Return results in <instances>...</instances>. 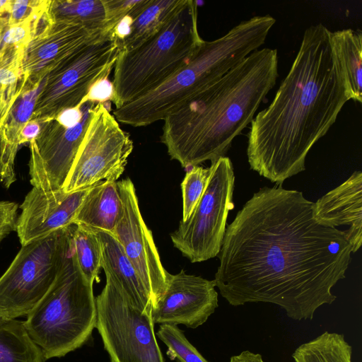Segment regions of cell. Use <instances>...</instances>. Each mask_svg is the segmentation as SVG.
<instances>
[{"label": "cell", "instance_id": "8fae6325", "mask_svg": "<svg viewBox=\"0 0 362 362\" xmlns=\"http://www.w3.org/2000/svg\"><path fill=\"white\" fill-rule=\"evenodd\" d=\"M110 102L96 104L70 173L62 188L66 193L84 189L123 173L133 141L114 115Z\"/></svg>", "mask_w": 362, "mask_h": 362}, {"label": "cell", "instance_id": "ab89813d", "mask_svg": "<svg viewBox=\"0 0 362 362\" xmlns=\"http://www.w3.org/2000/svg\"><path fill=\"white\" fill-rule=\"evenodd\" d=\"M6 320L7 319L4 318V316L0 313V325Z\"/></svg>", "mask_w": 362, "mask_h": 362}, {"label": "cell", "instance_id": "30bf717a", "mask_svg": "<svg viewBox=\"0 0 362 362\" xmlns=\"http://www.w3.org/2000/svg\"><path fill=\"white\" fill-rule=\"evenodd\" d=\"M206 187L186 221H180L170 235L175 248L191 262H200L219 254L226 229L228 212L233 209L235 175L226 156L211 164Z\"/></svg>", "mask_w": 362, "mask_h": 362}, {"label": "cell", "instance_id": "9c48e42d", "mask_svg": "<svg viewBox=\"0 0 362 362\" xmlns=\"http://www.w3.org/2000/svg\"><path fill=\"white\" fill-rule=\"evenodd\" d=\"M95 303V328L110 362H165L152 313L136 308L108 276Z\"/></svg>", "mask_w": 362, "mask_h": 362}, {"label": "cell", "instance_id": "f1b7e54d", "mask_svg": "<svg viewBox=\"0 0 362 362\" xmlns=\"http://www.w3.org/2000/svg\"><path fill=\"white\" fill-rule=\"evenodd\" d=\"M156 334L168 347L170 356L177 362H209L177 325H160Z\"/></svg>", "mask_w": 362, "mask_h": 362}, {"label": "cell", "instance_id": "277c9868", "mask_svg": "<svg viewBox=\"0 0 362 362\" xmlns=\"http://www.w3.org/2000/svg\"><path fill=\"white\" fill-rule=\"evenodd\" d=\"M275 23L270 15L256 16L218 39L204 40L186 66L156 89L115 108V118L135 127L164 120L259 49Z\"/></svg>", "mask_w": 362, "mask_h": 362}, {"label": "cell", "instance_id": "e575fe53", "mask_svg": "<svg viewBox=\"0 0 362 362\" xmlns=\"http://www.w3.org/2000/svg\"><path fill=\"white\" fill-rule=\"evenodd\" d=\"M82 117L81 107L67 109L59 114L55 119L66 127H71L77 124Z\"/></svg>", "mask_w": 362, "mask_h": 362}, {"label": "cell", "instance_id": "d4e9b609", "mask_svg": "<svg viewBox=\"0 0 362 362\" xmlns=\"http://www.w3.org/2000/svg\"><path fill=\"white\" fill-rule=\"evenodd\" d=\"M351 356L344 334L329 332L300 344L292 354L294 362H351Z\"/></svg>", "mask_w": 362, "mask_h": 362}, {"label": "cell", "instance_id": "1f68e13d", "mask_svg": "<svg viewBox=\"0 0 362 362\" xmlns=\"http://www.w3.org/2000/svg\"><path fill=\"white\" fill-rule=\"evenodd\" d=\"M47 0H16L13 1L11 10L7 15L8 24L17 23L26 19L33 13L49 4Z\"/></svg>", "mask_w": 362, "mask_h": 362}, {"label": "cell", "instance_id": "5b68a950", "mask_svg": "<svg viewBox=\"0 0 362 362\" xmlns=\"http://www.w3.org/2000/svg\"><path fill=\"white\" fill-rule=\"evenodd\" d=\"M197 13V1L187 0L155 35L134 49L119 52L112 81L116 108L156 89L191 61L204 41Z\"/></svg>", "mask_w": 362, "mask_h": 362}, {"label": "cell", "instance_id": "9a60e30c", "mask_svg": "<svg viewBox=\"0 0 362 362\" xmlns=\"http://www.w3.org/2000/svg\"><path fill=\"white\" fill-rule=\"evenodd\" d=\"M90 187L69 193L33 187L21 205L16 230L21 245L72 223Z\"/></svg>", "mask_w": 362, "mask_h": 362}, {"label": "cell", "instance_id": "ffe728a7", "mask_svg": "<svg viewBox=\"0 0 362 362\" xmlns=\"http://www.w3.org/2000/svg\"><path fill=\"white\" fill-rule=\"evenodd\" d=\"M122 211L117 182L103 181L90 188L74 223L112 234Z\"/></svg>", "mask_w": 362, "mask_h": 362}, {"label": "cell", "instance_id": "83f0119b", "mask_svg": "<svg viewBox=\"0 0 362 362\" xmlns=\"http://www.w3.org/2000/svg\"><path fill=\"white\" fill-rule=\"evenodd\" d=\"M49 4L19 23L8 24L7 18L0 32V57L10 49L28 45L34 35L49 20Z\"/></svg>", "mask_w": 362, "mask_h": 362}, {"label": "cell", "instance_id": "ba28073f", "mask_svg": "<svg viewBox=\"0 0 362 362\" xmlns=\"http://www.w3.org/2000/svg\"><path fill=\"white\" fill-rule=\"evenodd\" d=\"M119 46L112 37L85 45L53 67L44 78L31 119L40 124L79 107L91 86L114 69Z\"/></svg>", "mask_w": 362, "mask_h": 362}, {"label": "cell", "instance_id": "ac0fdd59", "mask_svg": "<svg viewBox=\"0 0 362 362\" xmlns=\"http://www.w3.org/2000/svg\"><path fill=\"white\" fill-rule=\"evenodd\" d=\"M44 78L35 83L26 81L13 104L0 132V182L8 188L16 180L15 158L21 132L31 119Z\"/></svg>", "mask_w": 362, "mask_h": 362}, {"label": "cell", "instance_id": "cb8c5ba5", "mask_svg": "<svg viewBox=\"0 0 362 362\" xmlns=\"http://www.w3.org/2000/svg\"><path fill=\"white\" fill-rule=\"evenodd\" d=\"M40 347L22 321L6 320L0 325V362H43Z\"/></svg>", "mask_w": 362, "mask_h": 362}, {"label": "cell", "instance_id": "d590c367", "mask_svg": "<svg viewBox=\"0 0 362 362\" xmlns=\"http://www.w3.org/2000/svg\"><path fill=\"white\" fill-rule=\"evenodd\" d=\"M41 124L39 122L30 119L23 128L20 138V144L30 143L35 139L40 134Z\"/></svg>", "mask_w": 362, "mask_h": 362}, {"label": "cell", "instance_id": "7c38bea8", "mask_svg": "<svg viewBox=\"0 0 362 362\" xmlns=\"http://www.w3.org/2000/svg\"><path fill=\"white\" fill-rule=\"evenodd\" d=\"M95 105L89 102L81 105L82 117L74 127H64L55 119L40 124V134L29 143L33 187L50 192L62 189Z\"/></svg>", "mask_w": 362, "mask_h": 362}, {"label": "cell", "instance_id": "44dd1931", "mask_svg": "<svg viewBox=\"0 0 362 362\" xmlns=\"http://www.w3.org/2000/svg\"><path fill=\"white\" fill-rule=\"evenodd\" d=\"M332 51L341 68L346 95L362 102V33L346 28L330 33Z\"/></svg>", "mask_w": 362, "mask_h": 362}, {"label": "cell", "instance_id": "7a4b0ae2", "mask_svg": "<svg viewBox=\"0 0 362 362\" xmlns=\"http://www.w3.org/2000/svg\"><path fill=\"white\" fill-rule=\"evenodd\" d=\"M322 23L307 28L291 69L247 134L250 168L281 185L305 169L306 156L349 100L341 68Z\"/></svg>", "mask_w": 362, "mask_h": 362}, {"label": "cell", "instance_id": "4316f807", "mask_svg": "<svg viewBox=\"0 0 362 362\" xmlns=\"http://www.w3.org/2000/svg\"><path fill=\"white\" fill-rule=\"evenodd\" d=\"M72 244L80 270L88 281H100L101 245L95 233L88 227L77 225L72 235Z\"/></svg>", "mask_w": 362, "mask_h": 362}, {"label": "cell", "instance_id": "d6986e66", "mask_svg": "<svg viewBox=\"0 0 362 362\" xmlns=\"http://www.w3.org/2000/svg\"><path fill=\"white\" fill-rule=\"evenodd\" d=\"M100 242V267L110 276L130 302L141 312L152 313L151 296L124 250L110 233L92 229Z\"/></svg>", "mask_w": 362, "mask_h": 362}, {"label": "cell", "instance_id": "4dcf8cb0", "mask_svg": "<svg viewBox=\"0 0 362 362\" xmlns=\"http://www.w3.org/2000/svg\"><path fill=\"white\" fill-rule=\"evenodd\" d=\"M139 1L140 0H103L105 13L103 36L111 37L116 25L127 16Z\"/></svg>", "mask_w": 362, "mask_h": 362}, {"label": "cell", "instance_id": "836d02e7", "mask_svg": "<svg viewBox=\"0 0 362 362\" xmlns=\"http://www.w3.org/2000/svg\"><path fill=\"white\" fill-rule=\"evenodd\" d=\"M18 206L13 202H0V242L16 230Z\"/></svg>", "mask_w": 362, "mask_h": 362}, {"label": "cell", "instance_id": "f546056e", "mask_svg": "<svg viewBox=\"0 0 362 362\" xmlns=\"http://www.w3.org/2000/svg\"><path fill=\"white\" fill-rule=\"evenodd\" d=\"M211 172V166L204 168L197 165L190 168L186 173L181 183L182 194V221H186L193 212L206 187Z\"/></svg>", "mask_w": 362, "mask_h": 362}, {"label": "cell", "instance_id": "603a6c76", "mask_svg": "<svg viewBox=\"0 0 362 362\" xmlns=\"http://www.w3.org/2000/svg\"><path fill=\"white\" fill-rule=\"evenodd\" d=\"M48 11L53 20L81 25L95 38H105L103 0H54L50 1Z\"/></svg>", "mask_w": 362, "mask_h": 362}, {"label": "cell", "instance_id": "74e56055", "mask_svg": "<svg viewBox=\"0 0 362 362\" xmlns=\"http://www.w3.org/2000/svg\"><path fill=\"white\" fill-rule=\"evenodd\" d=\"M13 0H0V16L8 14Z\"/></svg>", "mask_w": 362, "mask_h": 362}, {"label": "cell", "instance_id": "6da1fadb", "mask_svg": "<svg viewBox=\"0 0 362 362\" xmlns=\"http://www.w3.org/2000/svg\"><path fill=\"white\" fill-rule=\"evenodd\" d=\"M314 202L281 185L264 187L226 229L214 279L233 306L279 305L294 320H312L337 298L352 248L345 230L317 221Z\"/></svg>", "mask_w": 362, "mask_h": 362}, {"label": "cell", "instance_id": "5bb4252c", "mask_svg": "<svg viewBox=\"0 0 362 362\" xmlns=\"http://www.w3.org/2000/svg\"><path fill=\"white\" fill-rule=\"evenodd\" d=\"M214 280L187 274H168L165 291L152 310L154 324L183 325L196 329L205 323L218 308Z\"/></svg>", "mask_w": 362, "mask_h": 362}, {"label": "cell", "instance_id": "7402d4cb", "mask_svg": "<svg viewBox=\"0 0 362 362\" xmlns=\"http://www.w3.org/2000/svg\"><path fill=\"white\" fill-rule=\"evenodd\" d=\"M187 0H149L133 21L129 35L119 44V52L142 44L158 33L185 5Z\"/></svg>", "mask_w": 362, "mask_h": 362}, {"label": "cell", "instance_id": "8d00e7d4", "mask_svg": "<svg viewBox=\"0 0 362 362\" xmlns=\"http://www.w3.org/2000/svg\"><path fill=\"white\" fill-rule=\"evenodd\" d=\"M228 362H264L262 356L259 354L254 353L250 351H243L238 355L230 358Z\"/></svg>", "mask_w": 362, "mask_h": 362}, {"label": "cell", "instance_id": "d6a6232c", "mask_svg": "<svg viewBox=\"0 0 362 362\" xmlns=\"http://www.w3.org/2000/svg\"><path fill=\"white\" fill-rule=\"evenodd\" d=\"M113 93L112 82L108 78L101 79L91 86L87 95L81 102L79 107L87 102L94 104L112 102Z\"/></svg>", "mask_w": 362, "mask_h": 362}, {"label": "cell", "instance_id": "2e32d148", "mask_svg": "<svg viewBox=\"0 0 362 362\" xmlns=\"http://www.w3.org/2000/svg\"><path fill=\"white\" fill-rule=\"evenodd\" d=\"M100 39L81 25L53 20L49 15V19L25 49L22 63L24 79L33 83L42 81L57 64Z\"/></svg>", "mask_w": 362, "mask_h": 362}, {"label": "cell", "instance_id": "52a82bcc", "mask_svg": "<svg viewBox=\"0 0 362 362\" xmlns=\"http://www.w3.org/2000/svg\"><path fill=\"white\" fill-rule=\"evenodd\" d=\"M72 223L23 245L0 277V313L7 320L25 316L48 292L71 248Z\"/></svg>", "mask_w": 362, "mask_h": 362}, {"label": "cell", "instance_id": "484cf974", "mask_svg": "<svg viewBox=\"0 0 362 362\" xmlns=\"http://www.w3.org/2000/svg\"><path fill=\"white\" fill-rule=\"evenodd\" d=\"M25 47L10 49L0 57V132L26 82L22 69Z\"/></svg>", "mask_w": 362, "mask_h": 362}, {"label": "cell", "instance_id": "f35d334b", "mask_svg": "<svg viewBox=\"0 0 362 362\" xmlns=\"http://www.w3.org/2000/svg\"><path fill=\"white\" fill-rule=\"evenodd\" d=\"M7 20V14L4 16H0V32L4 25V23Z\"/></svg>", "mask_w": 362, "mask_h": 362}, {"label": "cell", "instance_id": "4fadbf2b", "mask_svg": "<svg viewBox=\"0 0 362 362\" xmlns=\"http://www.w3.org/2000/svg\"><path fill=\"white\" fill-rule=\"evenodd\" d=\"M117 184L122 211L112 235L149 293L153 309L165 291L168 272L161 263L152 233L141 214L133 182L127 178Z\"/></svg>", "mask_w": 362, "mask_h": 362}, {"label": "cell", "instance_id": "8992f818", "mask_svg": "<svg viewBox=\"0 0 362 362\" xmlns=\"http://www.w3.org/2000/svg\"><path fill=\"white\" fill-rule=\"evenodd\" d=\"M96 320L93 284L80 270L71 244L56 281L23 322L44 358L49 359L64 356L86 344Z\"/></svg>", "mask_w": 362, "mask_h": 362}, {"label": "cell", "instance_id": "e0dca14e", "mask_svg": "<svg viewBox=\"0 0 362 362\" xmlns=\"http://www.w3.org/2000/svg\"><path fill=\"white\" fill-rule=\"evenodd\" d=\"M313 212L315 219L324 225L348 226L347 240L352 252H357L362 242L361 172H354L345 182L314 202Z\"/></svg>", "mask_w": 362, "mask_h": 362}, {"label": "cell", "instance_id": "3957f363", "mask_svg": "<svg viewBox=\"0 0 362 362\" xmlns=\"http://www.w3.org/2000/svg\"><path fill=\"white\" fill-rule=\"evenodd\" d=\"M278 62L276 49H257L168 116L160 141L171 159L187 168L225 156L275 86Z\"/></svg>", "mask_w": 362, "mask_h": 362}]
</instances>
